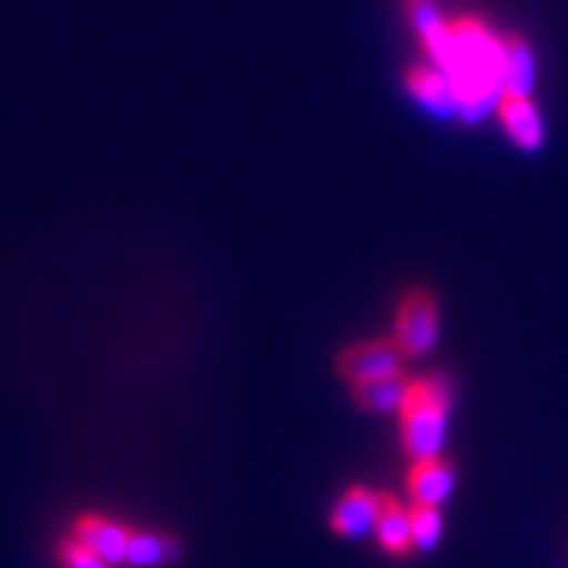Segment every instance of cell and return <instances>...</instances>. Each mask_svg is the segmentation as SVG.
I'll list each match as a JSON object with an SVG mask.
<instances>
[{"mask_svg":"<svg viewBox=\"0 0 568 568\" xmlns=\"http://www.w3.org/2000/svg\"><path fill=\"white\" fill-rule=\"evenodd\" d=\"M503 32L480 17V13H462L448 20L443 39L436 41L424 54V61L436 63L446 70L455 89H458V123L477 126L487 121L499 108V99L506 95L503 89Z\"/></svg>","mask_w":568,"mask_h":568,"instance_id":"cell-1","label":"cell"},{"mask_svg":"<svg viewBox=\"0 0 568 568\" xmlns=\"http://www.w3.org/2000/svg\"><path fill=\"white\" fill-rule=\"evenodd\" d=\"M455 402V383L448 373H426L410 379L402 417V446L410 462H424L443 455L448 433V414Z\"/></svg>","mask_w":568,"mask_h":568,"instance_id":"cell-2","label":"cell"},{"mask_svg":"<svg viewBox=\"0 0 568 568\" xmlns=\"http://www.w3.org/2000/svg\"><path fill=\"white\" fill-rule=\"evenodd\" d=\"M439 325H443L439 297L426 284L407 287L395 304V325H392V338L405 351L407 361L426 357L436 347Z\"/></svg>","mask_w":568,"mask_h":568,"instance_id":"cell-3","label":"cell"},{"mask_svg":"<svg viewBox=\"0 0 568 568\" xmlns=\"http://www.w3.org/2000/svg\"><path fill=\"white\" fill-rule=\"evenodd\" d=\"M405 351L398 347V342L388 335V338H366V342H354L338 351L335 357V369L338 376L345 379L347 386H364L373 379H383V376H395V373H405Z\"/></svg>","mask_w":568,"mask_h":568,"instance_id":"cell-4","label":"cell"},{"mask_svg":"<svg viewBox=\"0 0 568 568\" xmlns=\"http://www.w3.org/2000/svg\"><path fill=\"white\" fill-rule=\"evenodd\" d=\"M402 89L410 102L424 111L426 118L433 121H458V89L448 77L446 70H439L436 63L429 61H414L402 73Z\"/></svg>","mask_w":568,"mask_h":568,"instance_id":"cell-5","label":"cell"},{"mask_svg":"<svg viewBox=\"0 0 568 568\" xmlns=\"http://www.w3.org/2000/svg\"><path fill=\"white\" fill-rule=\"evenodd\" d=\"M496 121L506 140L525 155H537L547 145V118L530 95H503Z\"/></svg>","mask_w":568,"mask_h":568,"instance_id":"cell-6","label":"cell"},{"mask_svg":"<svg viewBox=\"0 0 568 568\" xmlns=\"http://www.w3.org/2000/svg\"><path fill=\"white\" fill-rule=\"evenodd\" d=\"M70 534H77L80 540H85L108 566H126V552H130L136 528L123 525V521L111 518V515H102V511H80L73 518Z\"/></svg>","mask_w":568,"mask_h":568,"instance_id":"cell-7","label":"cell"},{"mask_svg":"<svg viewBox=\"0 0 568 568\" xmlns=\"http://www.w3.org/2000/svg\"><path fill=\"white\" fill-rule=\"evenodd\" d=\"M383 503H386V493L383 489H369V487H351L335 503L332 515H328V525L338 537H364L369 530H376V521H379V511H383Z\"/></svg>","mask_w":568,"mask_h":568,"instance_id":"cell-8","label":"cell"},{"mask_svg":"<svg viewBox=\"0 0 568 568\" xmlns=\"http://www.w3.org/2000/svg\"><path fill=\"white\" fill-rule=\"evenodd\" d=\"M405 484L407 493H410V503L443 506L448 496H452V489H455V467L443 455L424 458V462H410Z\"/></svg>","mask_w":568,"mask_h":568,"instance_id":"cell-9","label":"cell"},{"mask_svg":"<svg viewBox=\"0 0 568 568\" xmlns=\"http://www.w3.org/2000/svg\"><path fill=\"white\" fill-rule=\"evenodd\" d=\"M537 51L525 32H506L503 39V89L506 95H530L537 85Z\"/></svg>","mask_w":568,"mask_h":568,"instance_id":"cell-10","label":"cell"},{"mask_svg":"<svg viewBox=\"0 0 568 568\" xmlns=\"http://www.w3.org/2000/svg\"><path fill=\"white\" fill-rule=\"evenodd\" d=\"M410 379H414V376H407V373L383 376V379H373V383L351 388V398H354V405L361 407V410H366V414H398L407 402Z\"/></svg>","mask_w":568,"mask_h":568,"instance_id":"cell-11","label":"cell"},{"mask_svg":"<svg viewBox=\"0 0 568 568\" xmlns=\"http://www.w3.org/2000/svg\"><path fill=\"white\" fill-rule=\"evenodd\" d=\"M376 540L392 556H407L410 549H417L414 547V528H410V508L392 499L388 493L383 511H379V521H376Z\"/></svg>","mask_w":568,"mask_h":568,"instance_id":"cell-12","label":"cell"},{"mask_svg":"<svg viewBox=\"0 0 568 568\" xmlns=\"http://www.w3.org/2000/svg\"><path fill=\"white\" fill-rule=\"evenodd\" d=\"M181 540L171 534H155V530H136L133 544L126 552V566L136 568H155L168 566L174 559H181Z\"/></svg>","mask_w":568,"mask_h":568,"instance_id":"cell-13","label":"cell"},{"mask_svg":"<svg viewBox=\"0 0 568 568\" xmlns=\"http://www.w3.org/2000/svg\"><path fill=\"white\" fill-rule=\"evenodd\" d=\"M402 13H405L407 29L414 32V39L420 44V54L448 29L439 0H402Z\"/></svg>","mask_w":568,"mask_h":568,"instance_id":"cell-14","label":"cell"},{"mask_svg":"<svg viewBox=\"0 0 568 568\" xmlns=\"http://www.w3.org/2000/svg\"><path fill=\"white\" fill-rule=\"evenodd\" d=\"M410 528H414V547H436L439 537H443V528H446L439 506H420V503H414V506H410Z\"/></svg>","mask_w":568,"mask_h":568,"instance_id":"cell-15","label":"cell"},{"mask_svg":"<svg viewBox=\"0 0 568 568\" xmlns=\"http://www.w3.org/2000/svg\"><path fill=\"white\" fill-rule=\"evenodd\" d=\"M58 562L63 568H108L102 556L85 540H80L77 534H67V537L58 540Z\"/></svg>","mask_w":568,"mask_h":568,"instance_id":"cell-16","label":"cell"}]
</instances>
